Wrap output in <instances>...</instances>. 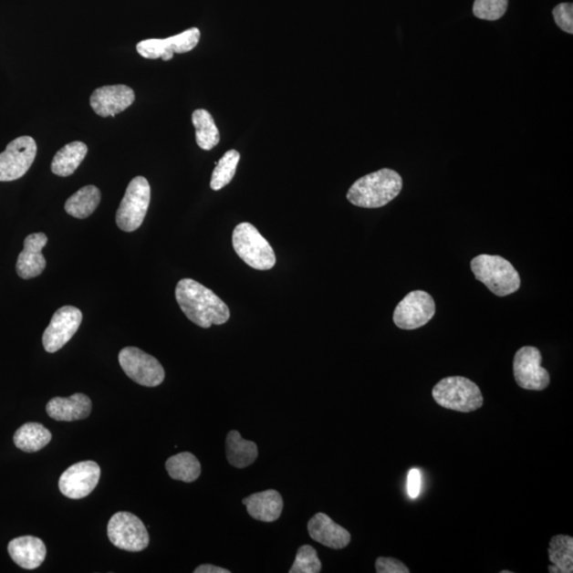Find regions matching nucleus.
I'll use <instances>...</instances> for the list:
<instances>
[{
    "instance_id": "29",
    "label": "nucleus",
    "mask_w": 573,
    "mask_h": 573,
    "mask_svg": "<svg viewBox=\"0 0 573 573\" xmlns=\"http://www.w3.org/2000/svg\"><path fill=\"white\" fill-rule=\"evenodd\" d=\"M322 570V563L314 547L304 545L299 547L295 563L290 573H318Z\"/></svg>"
},
{
    "instance_id": "11",
    "label": "nucleus",
    "mask_w": 573,
    "mask_h": 573,
    "mask_svg": "<svg viewBox=\"0 0 573 573\" xmlns=\"http://www.w3.org/2000/svg\"><path fill=\"white\" fill-rule=\"evenodd\" d=\"M543 357L538 349L524 347L514 357V377L520 388L530 391H543L548 388L550 375L542 367Z\"/></svg>"
},
{
    "instance_id": "30",
    "label": "nucleus",
    "mask_w": 573,
    "mask_h": 573,
    "mask_svg": "<svg viewBox=\"0 0 573 573\" xmlns=\"http://www.w3.org/2000/svg\"><path fill=\"white\" fill-rule=\"evenodd\" d=\"M509 0H474V16L484 21H497L505 16Z\"/></svg>"
},
{
    "instance_id": "28",
    "label": "nucleus",
    "mask_w": 573,
    "mask_h": 573,
    "mask_svg": "<svg viewBox=\"0 0 573 573\" xmlns=\"http://www.w3.org/2000/svg\"><path fill=\"white\" fill-rule=\"evenodd\" d=\"M240 154L236 150H230L216 162L212 175L211 188L217 192L229 185L237 171Z\"/></svg>"
},
{
    "instance_id": "16",
    "label": "nucleus",
    "mask_w": 573,
    "mask_h": 573,
    "mask_svg": "<svg viewBox=\"0 0 573 573\" xmlns=\"http://www.w3.org/2000/svg\"><path fill=\"white\" fill-rule=\"evenodd\" d=\"M47 243L48 238L43 233L31 234L26 237L24 250L19 254L16 263L19 277L30 279L42 275L47 268V259L42 251Z\"/></svg>"
},
{
    "instance_id": "21",
    "label": "nucleus",
    "mask_w": 573,
    "mask_h": 573,
    "mask_svg": "<svg viewBox=\"0 0 573 573\" xmlns=\"http://www.w3.org/2000/svg\"><path fill=\"white\" fill-rule=\"evenodd\" d=\"M258 457L255 443L241 438L236 430H232L226 436V458L236 468L250 466Z\"/></svg>"
},
{
    "instance_id": "17",
    "label": "nucleus",
    "mask_w": 573,
    "mask_h": 573,
    "mask_svg": "<svg viewBox=\"0 0 573 573\" xmlns=\"http://www.w3.org/2000/svg\"><path fill=\"white\" fill-rule=\"evenodd\" d=\"M308 532L312 539L330 549H344L350 543L349 532L324 513H318L309 520Z\"/></svg>"
},
{
    "instance_id": "4",
    "label": "nucleus",
    "mask_w": 573,
    "mask_h": 573,
    "mask_svg": "<svg viewBox=\"0 0 573 573\" xmlns=\"http://www.w3.org/2000/svg\"><path fill=\"white\" fill-rule=\"evenodd\" d=\"M432 397L442 408L470 413L484 405V396L476 383L465 377H447L435 384Z\"/></svg>"
},
{
    "instance_id": "19",
    "label": "nucleus",
    "mask_w": 573,
    "mask_h": 573,
    "mask_svg": "<svg viewBox=\"0 0 573 573\" xmlns=\"http://www.w3.org/2000/svg\"><path fill=\"white\" fill-rule=\"evenodd\" d=\"M11 558L24 569H36L45 561L47 550L43 540L35 537H17L9 543Z\"/></svg>"
},
{
    "instance_id": "31",
    "label": "nucleus",
    "mask_w": 573,
    "mask_h": 573,
    "mask_svg": "<svg viewBox=\"0 0 573 573\" xmlns=\"http://www.w3.org/2000/svg\"><path fill=\"white\" fill-rule=\"evenodd\" d=\"M556 23L559 28L568 34H573V5L572 4H559L553 10Z\"/></svg>"
},
{
    "instance_id": "22",
    "label": "nucleus",
    "mask_w": 573,
    "mask_h": 573,
    "mask_svg": "<svg viewBox=\"0 0 573 573\" xmlns=\"http://www.w3.org/2000/svg\"><path fill=\"white\" fill-rule=\"evenodd\" d=\"M88 154V146L81 141H73L64 146L51 162V172L58 177L67 178L73 174Z\"/></svg>"
},
{
    "instance_id": "2",
    "label": "nucleus",
    "mask_w": 573,
    "mask_h": 573,
    "mask_svg": "<svg viewBox=\"0 0 573 573\" xmlns=\"http://www.w3.org/2000/svg\"><path fill=\"white\" fill-rule=\"evenodd\" d=\"M401 190V175L392 169L384 168L356 181L347 197L356 206L380 208L393 201Z\"/></svg>"
},
{
    "instance_id": "34",
    "label": "nucleus",
    "mask_w": 573,
    "mask_h": 573,
    "mask_svg": "<svg viewBox=\"0 0 573 573\" xmlns=\"http://www.w3.org/2000/svg\"><path fill=\"white\" fill-rule=\"evenodd\" d=\"M230 570L218 568V566H214L210 564L201 565L197 569L194 570V573H230Z\"/></svg>"
},
{
    "instance_id": "1",
    "label": "nucleus",
    "mask_w": 573,
    "mask_h": 573,
    "mask_svg": "<svg viewBox=\"0 0 573 573\" xmlns=\"http://www.w3.org/2000/svg\"><path fill=\"white\" fill-rule=\"evenodd\" d=\"M175 298L185 316L202 328L230 320V309L223 299L192 278L181 279L175 288Z\"/></svg>"
},
{
    "instance_id": "5",
    "label": "nucleus",
    "mask_w": 573,
    "mask_h": 573,
    "mask_svg": "<svg viewBox=\"0 0 573 573\" xmlns=\"http://www.w3.org/2000/svg\"><path fill=\"white\" fill-rule=\"evenodd\" d=\"M233 246L237 255L253 269L271 270L276 264L275 250L251 224H240L235 227Z\"/></svg>"
},
{
    "instance_id": "35",
    "label": "nucleus",
    "mask_w": 573,
    "mask_h": 573,
    "mask_svg": "<svg viewBox=\"0 0 573 573\" xmlns=\"http://www.w3.org/2000/svg\"><path fill=\"white\" fill-rule=\"evenodd\" d=\"M501 573H512V571H509V570H503V571H501Z\"/></svg>"
},
{
    "instance_id": "26",
    "label": "nucleus",
    "mask_w": 573,
    "mask_h": 573,
    "mask_svg": "<svg viewBox=\"0 0 573 573\" xmlns=\"http://www.w3.org/2000/svg\"><path fill=\"white\" fill-rule=\"evenodd\" d=\"M193 123L195 141L201 149L210 151L218 145L220 133L210 112L203 109H195L193 113Z\"/></svg>"
},
{
    "instance_id": "6",
    "label": "nucleus",
    "mask_w": 573,
    "mask_h": 573,
    "mask_svg": "<svg viewBox=\"0 0 573 573\" xmlns=\"http://www.w3.org/2000/svg\"><path fill=\"white\" fill-rule=\"evenodd\" d=\"M151 200V187L146 178L136 177L127 188L116 213V224L123 232L131 233L139 229L145 220Z\"/></svg>"
},
{
    "instance_id": "12",
    "label": "nucleus",
    "mask_w": 573,
    "mask_h": 573,
    "mask_svg": "<svg viewBox=\"0 0 573 573\" xmlns=\"http://www.w3.org/2000/svg\"><path fill=\"white\" fill-rule=\"evenodd\" d=\"M83 315L74 306H64L52 317L43 335V345L47 353L60 350L75 336L82 323Z\"/></svg>"
},
{
    "instance_id": "9",
    "label": "nucleus",
    "mask_w": 573,
    "mask_h": 573,
    "mask_svg": "<svg viewBox=\"0 0 573 573\" xmlns=\"http://www.w3.org/2000/svg\"><path fill=\"white\" fill-rule=\"evenodd\" d=\"M435 315V303L429 293L422 290L410 292L401 299L393 315L397 328L405 330L418 329L432 321Z\"/></svg>"
},
{
    "instance_id": "33",
    "label": "nucleus",
    "mask_w": 573,
    "mask_h": 573,
    "mask_svg": "<svg viewBox=\"0 0 573 573\" xmlns=\"http://www.w3.org/2000/svg\"><path fill=\"white\" fill-rule=\"evenodd\" d=\"M422 490V474L418 468H412L408 473L407 477V493L408 496L412 499H416L420 496Z\"/></svg>"
},
{
    "instance_id": "7",
    "label": "nucleus",
    "mask_w": 573,
    "mask_h": 573,
    "mask_svg": "<svg viewBox=\"0 0 573 573\" xmlns=\"http://www.w3.org/2000/svg\"><path fill=\"white\" fill-rule=\"evenodd\" d=\"M108 536L117 548L130 552L145 550L150 537L141 520L129 512L116 513L109 519Z\"/></svg>"
},
{
    "instance_id": "32",
    "label": "nucleus",
    "mask_w": 573,
    "mask_h": 573,
    "mask_svg": "<svg viewBox=\"0 0 573 573\" xmlns=\"http://www.w3.org/2000/svg\"><path fill=\"white\" fill-rule=\"evenodd\" d=\"M376 572L379 573H409L405 564L393 557H379L376 559Z\"/></svg>"
},
{
    "instance_id": "10",
    "label": "nucleus",
    "mask_w": 573,
    "mask_h": 573,
    "mask_svg": "<svg viewBox=\"0 0 573 573\" xmlns=\"http://www.w3.org/2000/svg\"><path fill=\"white\" fill-rule=\"evenodd\" d=\"M36 152V142L30 136L12 141L5 151L0 153V182L23 178L34 164Z\"/></svg>"
},
{
    "instance_id": "20",
    "label": "nucleus",
    "mask_w": 573,
    "mask_h": 573,
    "mask_svg": "<svg viewBox=\"0 0 573 573\" xmlns=\"http://www.w3.org/2000/svg\"><path fill=\"white\" fill-rule=\"evenodd\" d=\"M247 513L260 522L273 523L282 516L284 501L277 491L268 490L251 495L243 500Z\"/></svg>"
},
{
    "instance_id": "27",
    "label": "nucleus",
    "mask_w": 573,
    "mask_h": 573,
    "mask_svg": "<svg viewBox=\"0 0 573 573\" xmlns=\"http://www.w3.org/2000/svg\"><path fill=\"white\" fill-rule=\"evenodd\" d=\"M166 470L173 480L192 484L200 477L201 464L192 453H181L167 460Z\"/></svg>"
},
{
    "instance_id": "8",
    "label": "nucleus",
    "mask_w": 573,
    "mask_h": 573,
    "mask_svg": "<svg viewBox=\"0 0 573 573\" xmlns=\"http://www.w3.org/2000/svg\"><path fill=\"white\" fill-rule=\"evenodd\" d=\"M119 360L123 372L141 386L158 387L165 380V370L160 361L138 348L121 349Z\"/></svg>"
},
{
    "instance_id": "3",
    "label": "nucleus",
    "mask_w": 573,
    "mask_h": 573,
    "mask_svg": "<svg viewBox=\"0 0 573 573\" xmlns=\"http://www.w3.org/2000/svg\"><path fill=\"white\" fill-rule=\"evenodd\" d=\"M471 268L477 281L484 283L495 296H510L520 288L517 270L504 257L482 254L472 260Z\"/></svg>"
},
{
    "instance_id": "25",
    "label": "nucleus",
    "mask_w": 573,
    "mask_h": 573,
    "mask_svg": "<svg viewBox=\"0 0 573 573\" xmlns=\"http://www.w3.org/2000/svg\"><path fill=\"white\" fill-rule=\"evenodd\" d=\"M550 573L573 572V537L568 536L553 537L549 545Z\"/></svg>"
},
{
    "instance_id": "14",
    "label": "nucleus",
    "mask_w": 573,
    "mask_h": 573,
    "mask_svg": "<svg viewBox=\"0 0 573 573\" xmlns=\"http://www.w3.org/2000/svg\"><path fill=\"white\" fill-rule=\"evenodd\" d=\"M100 467L94 461H84L71 465L58 480V488L64 496L82 499L92 493L100 479Z\"/></svg>"
},
{
    "instance_id": "15",
    "label": "nucleus",
    "mask_w": 573,
    "mask_h": 573,
    "mask_svg": "<svg viewBox=\"0 0 573 573\" xmlns=\"http://www.w3.org/2000/svg\"><path fill=\"white\" fill-rule=\"evenodd\" d=\"M134 90L127 86H110L95 89L90 96V106L101 117L115 116L131 107Z\"/></svg>"
},
{
    "instance_id": "13",
    "label": "nucleus",
    "mask_w": 573,
    "mask_h": 573,
    "mask_svg": "<svg viewBox=\"0 0 573 573\" xmlns=\"http://www.w3.org/2000/svg\"><path fill=\"white\" fill-rule=\"evenodd\" d=\"M201 34L198 28H191L178 36H173L165 40L159 38H150L141 41L136 47L139 54L145 58H161V60H172L174 54H186L197 47Z\"/></svg>"
},
{
    "instance_id": "18",
    "label": "nucleus",
    "mask_w": 573,
    "mask_h": 573,
    "mask_svg": "<svg viewBox=\"0 0 573 573\" xmlns=\"http://www.w3.org/2000/svg\"><path fill=\"white\" fill-rule=\"evenodd\" d=\"M47 414L57 422H75L87 419L92 412V401L86 394L77 393L73 396L55 397L47 406Z\"/></svg>"
},
{
    "instance_id": "24",
    "label": "nucleus",
    "mask_w": 573,
    "mask_h": 573,
    "mask_svg": "<svg viewBox=\"0 0 573 573\" xmlns=\"http://www.w3.org/2000/svg\"><path fill=\"white\" fill-rule=\"evenodd\" d=\"M52 435L38 422H27L15 434V444L25 453H36L49 444Z\"/></svg>"
},
{
    "instance_id": "23",
    "label": "nucleus",
    "mask_w": 573,
    "mask_h": 573,
    "mask_svg": "<svg viewBox=\"0 0 573 573\" xmlns=\"http://www.w3.org/2000/svg\"><path fill=\"white\" fill-rule=\"evenodd\" d=\"M101 201V193L94 185L81 188L65 203V211L77 219H87L95 211Z\"/></svg>"
}]
</instances>
